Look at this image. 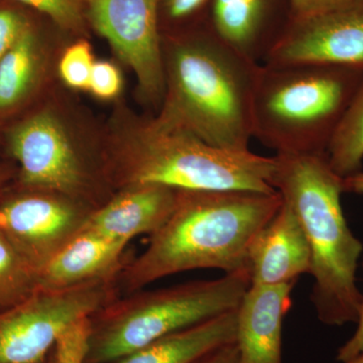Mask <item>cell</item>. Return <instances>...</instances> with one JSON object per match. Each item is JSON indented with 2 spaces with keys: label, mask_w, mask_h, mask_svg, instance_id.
<instances>
[{
  "label": "cell",
  "mask_w": 363,
  "mask_h": 363,
  "mask_svg": "<svg viewBox=\"0 0 363 363\" xmlns=\"http://www.w3.org/2000/svg\"><path fill=\"white\" fill-rule=\"evenodd\" d=\"M252 285L292 284L310 274L311 252L300 221L286 202L255 234L247 252Z\"/></svg>",
  "instance_id": "4fadbf2b"
},
{
  "label": "cell",
  "mask_w": 363,
  "mask_h": 363,
  "mask_svg": "<svg viewBox=\"0 0 363 363\" xmlns=\"http://www.w3.org/2000/svg\"><path fill=\"white\" fill-rule=\"evenodd\" d=\"M363 79V69L260 64L253 91L252 138L276 155H326Z\"/></svg>",
  "instance_id": "277c9868"
},
{
  "label": "cell",
  "mask_w": 363,
  "mask_h": 363,
  "mask_svg": "<svg viewBox=\"0 0 363 363\" xmlns=\"http://www.w3.org/2000/svg\"><path fill=\"white\" fill-rule=\"evenodd\" d=\"M281 203L279 192L177 190L169 218L116 281L130 294L182 272L248 269L250 242Z\"/></svg>",
  "instance_id": "6da1fadb"
},
{
  "label": "cell",
  "mask_w": 363,
  "mask_h": 363,
  "mask_svg": "<svg viewBox=\"0 0 363 363\" xmlns=\"http://www.w3.org/2000/svg\"><path fill=\"white\" fill-rule=\"evenodd\" d=\"M274 157L216 147L154 119L121 150L114 169L124 188L157 185L176 190L274 193Z\"/></svg>",
  "instance_id": "5b68a950"
},
{
  "label": "cell",
  "mask_w": 363,
  "mask_h": 363,
  "mask_svg": "<svg viewBox=\"0 0 363 363\" xmlns=\"http://www.w3.org/2000/svg\"><path fill=\"white\" fill-rule=\"evenodd\" d=\"M176 196V189L164 186L124 188L104 206L92 210L80 231L126 243L142 234L152 235L169 218Z\"/></svg>",
  "instance_id": "9a60e30c"
},
{
  "label": "cell",
  "mask_w": 363,
  "mask_h": 363,
  "mask_svg": "<svg viewBox=\"0 0 363 363\" xmlns=\"http://www.w3.org/2000/svg\"><path fill=\"white\" fill-rule=\"evenodd\" d=\"M49 16L62 28L79 30L84 26V0H16Z\"/></svg>",
  "instance_id": "603a6c76"
},
{
  "label": "cell",
  "mask_w": 363,
  "mask_h": 363,
  "mask_svg": "<svg viewBox=\"0 0 363 363\" xmlns=\"http://www.w3.org/2000/svg\"><path fill=\"white\" fill-rule=\"evenodd\" d=\"M343 363H363V353L357 355V357L352 358V359L348 360V362Z\"/></svg>",
  "instance_id": "4dcf8cb0"
},
{
  "label": "cell",
  "mask_w": 363,
  "mask_h": 363,
  "mask_svg": "<svg viewBox=\"0 0 363 363\" xmlns=\"http://www.w3.org/2000/svg\"><path fill=\"white\" fill-rule=\"evenodd\" d=\"M236 310L168 334L111 363L197 362L209 353L235 343Z\"/></svg>",
  "instance_id": "e0dca14e"
},
{
  "label": "cell",
  "mask_w": 363,
  "mask_h": 363,
  "mask_svg": "<svg viewBox=\"0 0 363 363\" xmlns=\"http://www.w3.org/2000/svg\"><path fill=\"white\" fill-rule=\"evenodd\" d=\"M343 192L363 195V171L343 179Z\"/></svg>",
  "instance_id": "f546056e"
},
{
  "label": "cell",
  "mask_w": 363,
  "mask_h": 363,
  "mask_svg": "<svg viewBox=\"0 0 363 363\" xmlns=\"http://www.w3.org/2000/svg\"><path fill=\"white\" fill-rule=\"evenodd\" d=\"M116 281L73 288H38L0 312V363H47L62 334L116 298Z\"/></svg>",
  "instance_id": "52a82bcc"
},
{
  "label": "cell",
  "mask_w": 363,
  "mask_h": 363,
  "mask_svg": "<svg viewBox=\"0 0 363 363\" xmlns=\"http://www.w3.org/2000/svg\"><path fill=\"white\" fill-rule=\"evenodd\" d=\"M252 285L248 269L114 298L90 317L86 363H111L168 334L233 311Z\"/></svg>",
  "instance_id": "8992f818"
},
{
  "label": "cell",
  "mask_w": 363,
  "mask_h": 363,
  "mask_svg": "<svg viewBox=\"0 0 363 363\" xmlns=\"http://www.w3.org/2000/svg\"><path fill=\"white\" fill-rule=\"evenodd\" d=\"M209 25L234 51L262 64L290 21L289 0H212Z\"/></svg>",
  "instance_id": "7c38bea8"
},
{
  "label": "cell",
  "mask_w": 363,
  "mask_h": 363,
  "mask_svg": "<svg viewBox=\"0 0 363 363\" xmlns=\"http://www.w3.org/2000/svg\"><path fill=\"white\" fill-rule=\"evenodd\" d=\"M295 283L250 285L236 310L240 363H284L283 322L292 307Z\"/></svg>",
  "instance_id": "5bb4252c"
},
{
  "label": "cell",
  "mask_w": 363,
  "mask_h": 363,
  "mask_svg": "<svg viewBox=\"0 0 363 363\" xmlns=\"http://www.w3.org/2000/svg\"><path fill=\"white\" fill-rule=\"evenodd\" d=\"M348 1L350 0H289L290 21L302 20L325 13Z\"/></svg>",
  "instance_id": "4316f807"
},
{
  "label": "cell",
  "mask_w": 363,
  "mask_h": 363,
  "mask_svg": "<svg viewBox=\"0 0 363 363\" xmlns=\"http://www.w3.org/2000/svg\"><path fill=\"white\" fill-rule=\"evenodd\" d=\"M272 187L304 229L314 279L311 301L328 326L357 323L362 293L357 285L362 241L350 230L341 206L343 179L326 155H276Z\"/></svg>",
  "instance_id": "3957f363"
},
{
  "label": "cell",
  "mask_w": 363,
  "mask_h": 363,
  "mask_svg": "<svg viewBox=\"0 0 363 363\" xmlns=\"http://www.w3.org/2000/svg\"><path fill=\"white\" fill-rule=\"evenodd\" d=\"M86 16L138 78L143 96L161 104L164 94L159 0H84Z\"/></svg>",
  "instance_id": "ba28073f"
},
{
  "label": "cell",
  "mask_w": 363,
  "mask_h": 363,
  "mask_svg": "<svg viewBox=\"0 0 363 363\" xmlns=\"http://www.w3.org/2000/svg\"><path fill=\"white\" fill-rule=\"evenodd\" d=\"M332 169L341 178L362 171L363 79L326 152Z\"/></svg>",
  "instance_id": "d6986e66"
},
{
  "label": "cell",
  "mask_w": 363,
  "mask_h": 363,
  "mask_svg": "<svg viewBox=\"0 0 363 363\" xmlns=\"http://www.w3.org/2000/svg\"><path fill=\"white\" fill-rule=\"evenodd\" d=\"M363 269V260L362 262ZM357 328L352 336L341 347H339L336 360L343 363L357 357L363 353V293L362 305H360L359 315L357 319Z\"/></svg>",
  "instance_id": "83f0119b"
},
{
  "label": "cell",
  "mask_w": 363,
  "mask_h": 363,
  "mask_svg": "<svg viewBox=\"0 0 363 363\" xmlns=\"http://www.w3.org/2000/svg\"><path fill=\"white\" fill-rule=\"evenodd\" d=\"M37 289V271L0 235V312L30 297Z\"/></svg>",
  "instance_id": "ffe728a7"
},
{
  "label": "cell",
  "mask_w": 363,
  "mask_h": 363,
  "mask_svg": "<svg viewBox=\"0 0 363 363\" xmlns=\"http://www.w3.org/2000/svg\"><path fill=\"white\" fill-rule=\"evenodd\" d=\"M91 211L57 193L21 196L0 205V235L39 272L80 231Z\"/></svg>",
  "instance_id": "30bf717a"
},
{
  "label": "cell",
  "mask_w": 363,
  "mask_h": 363,
  "mask_svg": "<svg viewBox=\"0 0 363 363\" xmlns=\"http://www.w3.org/2000/svg\"><path fill=\"white\" fill-rule=\"evenodd\" d=\"M30 23L13 9H0V60L18 42Z\"/></svg>",
  "instance_id": "484cf974"
},
{
  "label": "cell",
  "mask_w": 363,
  "mask_h": 363,
  "mask_svg": "<svg viewBox=\"0 0 363 363\" xmlns=\"http://www.w3.org/2000/svg\"><path fill=\"white\" fill-rule=\"evenodd\" d=\"M164 94L155 121L210 145L247 150L253 91L260 64L248 61L214 33L180 30L162 38Z\"/></svg>",
  "instance_id": "7a4b0ae2"
},
{
  "label": "cell",
  "mask_w": 363,
  "mask_h": 363,
  "mask_svg": "<svg viewBox=\"0 0 363 363\" xmlns=\"http://www.w3.org/2000/svg\"><path fill=\"white\" fill-rule=\"evenodd\" d=\"M195 363H240L236 344H228L209 353Z\"/></svg>",
  "instance_id": "f1b7e54d"
},
{
  "label": "cell",
  "mask_w": 363,
  "mask_h": 363,
  "mask_svg": "<svg viewBox=\"0 0 363 363\" xmlns=\"http://www.w3.org/2000/svg\"><path fill=\"white\" fill-rule=\"evenodd\" d=\"M262 64L363 69V0L289 21Z\"/></svg>",
  "instance_id": "9c48e42d"
},
{
  "label": "cell",
  "mask_w": 363,
  "mask_h": 363,
  "mask_svg": "<svg viewBox=\"0 0 363 363\" xmlns=\"http://www.w3.org/2000/svg\"><path fill=\"white\" fill-rule=\"evenodd\" d=\"M40 65L39 44L30 25L0 60V111L11 108L25 98L37 80Z\"/></svg>",
  "instance_id": "ac0fdd59"
},
{
  "label": "cell",
  "mask_w": 363,
  "mask_h": 363,
  "mask_svg": "<svg viewBox=\"0 0 363 363\" xmlns=\"http://www.w3.org/2000/svg\"><path fill=\"white\" fill-rule=\"evenodd\" d=\"M90 334V317L72 324L57 340L47 363H86Z\"/></svg>",
  "instance_id": "7402d4cb"
},
{
  "label": "cell",
  "mask_w": 363,
  "mask_h": 363,
  "mask_svg": "<svg viewBox=\"0 0 363 363\" xmlns=\"http://www.w3.org/2000/svg\"><path fill=\"white\" fill-rule=\"evenodd\" d=\"M212 0H159L160 21L175 33L178 28L193 20L203 9L210 7Z\"/></svg>",
  "instance_id": "cb8c5ba5"
},
{
  "label": "cell",
  "mask_w": 363,
  "mask_h": 363,
  "mask_svg": "<svg viewBox=\"0 0 363 363\" xmlns=\"http://www.w3.org/2000/svg\"><path fill=\"white\" fill-rule=\"evenodd\" d=\"M11 147L28 187L72 198L84 189V167L54 114L42 112L20 124L11 136Z\"/></svg>",
  "instance_id": "8fae6325"
},
{
  "label": "cell",
  "mask_w": 363,
  "mask_h": 363,
  "mask_svg": "<svg viewBox=\"0 0 363 363\" xmlns=\"http://www.w3.org/2000/svg\"><path fill=\"white\" fill-rule=\"evenodd\" d=\"M121 87L123 79L116 65L106 61L95 62L88 90L101 99H112L119 94Z\"/></svg>",
  "instance_id": "d4e9b609"
},
{
  "label": "cell",
  "mask_w": 363,
  "mask_h": 363,
  "mask_svg": "<svg viewBox=\"0 0 363 363\" xmlns=\"http://www.w3.org/2000/svg\"><path fill=\"white\" fill-rule=\"evenodd\" d=\"M128 243L79 231L38 272V288L60 290L102 281H116L125 266Z\"/></svg>",
  "instance_id": "2e32d148"
},
{
  "label": "cell",
  "mask_w": 363,
  "mask_h": 363,
  "mask_svg": "<svg viewBox=\"0 0 363 363\" xmlns=\"http://www.w3.org/2000/svg\"><path fill=\"white\" fill-rule=\"evenodd\" d=\"M94 64L90 45L85 40H79L71 45L60 59V76L69 87L88 90Z\"/></svg>",
  "instance_id": "44dd1931"
}]
</instances>
